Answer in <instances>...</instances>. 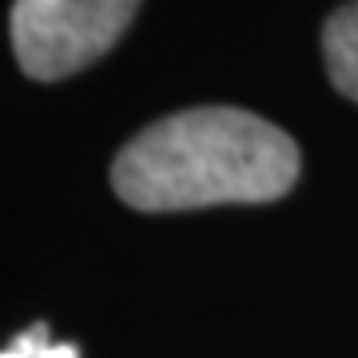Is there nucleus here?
<instances>
[{
	"label": "nucleus",
	"mask_w": 358,
	"mask_h": 358,
	"mask_svg": "<svg viewBox=\"0 0 358 358\" xmlns=\"http://www.w3.org/2000/svg\"><path fill=\"white\" fill-rule=\"evenodd\" d=\"M294 179V140L243 108L167 115L143 128L112 164L115 195L136 211L267 203L291 192Z\"/></svg>",
	"instance_id": "f257e3e1"
},
{
	"label": "nucleus",
	"mask_w": 358,
	"mask_h": 358,
	"mask_svg": "<svg viewBox=\"0 0 358 358\" xmlns=\"http://www.w3.org/2000/svg\"><path fill=\"white\" fill-rule=\"evenodd\" d=\"M140 0H16L13 48L32 80H64L124 36Z\"/></svg>",
	"instance_id": "f03ea898"
},
{
	"label": "nucleus",
	"mask_w": 358,
	"mask_h": 358,
	"mask_svg": "<svg viewBox=\"0 0 358 358\" xmlns=\"http://www.w3.org/2000/svg\"><path fill=\"white\" fill-rule=\"evenodd\" d=\"M0 358H80V350L72 343H56L48 322H36L24 334H16L13 343L4 346Z\"/></svg>",
	"instance_id": "20e7f679"
},
{
	"label": "nucleus",
	"mask_w": 358,
	"mask_h": 358,
	"mask_svg": "<svg viewBox=\"0 0 358 358\" xmlns=\"http://www.w3.org/2000/svg\"><path fill=\"white\" fill-rule=\"evenodd\" d=\"M322 56L334 88L358 103V0L343 4L322 28Z\"/></svg>",
	"instance_id": "7ed1b4c3"
}]
</instances>
